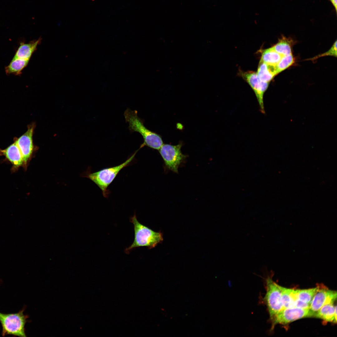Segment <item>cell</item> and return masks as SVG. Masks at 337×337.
I'll use <instances>...</instances> for the list:
<instances>
[{
  "mask_svg": "<svg viewBox=\"0 0 337 337\" xmlns=\"http://www.w3.org/2000/svg\"><path fill=\"white\" fill-rule=\"evenodd\" d=\"M337 56V41L334 43L328 51L321 55L314 58V59H317L321 57L324 56Z\"/></svg>",
  "mask_w": 337,
  "mask_h": 337,
  "instance_id": "obj_21",
  "label": "cell"
},
{
  "mask_svg": "<svg viewBox=\"0 0 337 337\" xmlns=\"http://www.w3.org/2000/svg\"><path fill=\"white\" fill-rule=\"evenodd\" d=\"M273 272L268 274L265 279L266 293L263 300L267 306L271 321L276 315L284 309L280 290L272 279Z\"/></svg>",
  "mask_w": 337,
  "mask_h": 337,
  "instance_id": "obj_5",
  "label": "cell"
},
{
  "mask_svg": "<svg viewBox=\"0 0 337 337\" xmlns=\"http://www.w3.org/2000/svg\"><path fill=\"white\" fill-rule=\"evenodd\" d=\"M319 289L318 285L315 288L307 289L297 290V298L303 301L311 304L315 295Z\"/></svg>",
  "mask_w": 337,
  "mask_h": 337,
  "instance_id": "obj_19",
  "label": "cell"
},
{
  "mask_svg": "<svg viewBox=\"0 0 337 337\" xmlns=\"http://www.w3.org/2000/svg\"><path fill=\"white\" fill-rule=\"evenodd\" d=\"M124 115L126 122L129 124L128 128L130 132H137L142 136L144 142L140 146L142 148L146 146L153 149H159L163 144L161 137L145 127L144 120L138 116L136 110L128 108Z\"/></svg>",
  "mask_w": 337,
  "mask_h": 337,
  "instance_id": "obj_1",
  "label": "cell"
},
{
  "mask_svg": "<svg viewBox=\"0 0 337 337\" xmlns=\"http://www.w3.org/2000/svg\"><path fill=\"white\" fill-rule=\"evenodd\" d=\"M29 60L13 58L10 64L5 68L7 75H20L22 71L27 66Z\"/></svg>",
  "mask_w": 337,
  "mask_h": 337,
  "instance_id": "obj_16",
  "label": "cell"
},
{
  "mask_svg": "<svg viewBox=\"0 0 337 337\" xmlns=\"http://www.w3.org/2000/svg\"><path fill=\"white\" fill-rule=\"evenodd\" d=\"M282 56L271 47L263 50L260 61L268 65L276 66Z\"/></svg>",
  "mask_w": 337,
  "mask_h": 337,
  "instance_id": "obj_17",
  "label": "cell"
},
{
  "mask_svg": "<svg viewBox=\"0 0 337 337\" xmlns=\"http://www.w3.org/2000/svg\"><path fill=\"white\" fill-rule=\"evenodd\" d=\"M310 304L297 299L295 302V307L302 309H309Z\"/></svg>",
  "mask_w": 337,
  "mask_h": 337,
  "instance_id": "obj_22",
  "label": "cell"
},
{
  "mask_svg": "<svg viewBox=\"0 0 337 337\" xmlns=\"http://www.w3.org/2000/svg\"><path fill=\"white\" fill-rule=\"evenodd\" d=\"M1 153L16 167L20 166L24 162L21 151L16 142L5 149L2 150Z\"/></svg>",
  "mask_w": 337,
  "mask_h": 337,
  "instance_id": "obj_12",
  "label": "cell"
},
{
  "mask_svg": "<svg viewBox=\"0 0 337 337\" xmlns=\"http://www.w3.org/2000/svg\"><path fill=\"white\" fill-rule=\"evenodd\" d=\"M256 74L262 81L269 83L277 74L275 66L267 64L260 61Z\"/></svg>",
  "mask_w": 337,
  "mask_h": 337,
  "instance_id": "obj_14",
  "label": "cell"
},
{
  "mask_svg": "<svg viewBox=\"0 0 337 337\" xmlns=\"http://www.w3.org/2000/svg\"><path fill=\"white\" fill-rule=\"evenodd\" d=\"M337 306H335L333 303L325 305L315 312L313 317L320 318L326 322L335 323V312Z\"/></svg>",
  "mask_w": 337,
  "mask_h": 337,
  "instance_id": "obj_15",
  "label": "cell"
},
{
  "mask_svg": "<svg viewBox=\"0 0 337 337\" xmlns=\"http://www.w3.org/2000/svg\"><path fill=\"white\" fill-rule=\"evenodd\" d=\"M130 221L134 225V239L132 244L125 249V252L126 253L140 247H146L149 249L152 248L163 241L161 233L155 232L141 224L137 220L135 214L130 217Z\"/></svg>",
  "mask_w": 337,
  "mask_h": 337,
  "instance_id": "obj_2",
  "label": "cell"
},
{
  "mask_svg": "<svg viewBox=\"0 0 337 337\" xmlns=\"http://www.w3.org/2000/svg\"><path fill=\"white\" fill-rule=\"evenodd\" d=\"M252 193L251 192L246 193L244 194H242L241 196V198H247L248 197H250L252 195Z\"/></svg>",
  "mask_w": 337,
  "mask_h": 337,
  "instance_id": "obj_23",
  "label": "cell"
},
{
  "mask_svg": "<svg viewBox=\"0 0 337 337\" xmlns=\"http://www.w3.org/2000/svg\"><path fill=\"white\" fill-rule=\"evenodd\" d=\"M294 62V58L292 54L282 56L275 66L277 74L286 70Z\"/></svg>",
  "mask_w": 337,
  "mask_h": 337,
  "instance_id": "obj_20",
  "label": "cell"
},
{
  "mask_svg": "<svg viewBox=\"0 0 337 337\" xmlns=\"http://www.w3.org/2000/svg\"><path fill=\"white\" fill-rule=\"evenodd\" d=\"M243 78L249 84L254 91L258 103L260 110L264 114L265 111L263 101V96L267 90L269 83L261 81L258 78L256 73L253 71H247L242 73Z\"/></svg>",
  "mask_w": 337,
  "mask_h": 337,
  "instance_id": "obj_8",
  "label": "cell"
},
{
  "mask_svg": "<svg viewBox=\"0 0 337 337\" xmlns=\"http://www.w3.org/2000/svg\"><path fill=\"white\" fill-rule=\"evenodd\" d=\"M290 40L286 37H282L272 47L276 52L282 56L291 54L292 44Z\"/></svg>",
  "mask_w": 337,
  "mask_h": 337,
  "instance_id": "obj_18",
  "label": "cell"
},
{
  "mask_svg": "<svg viewBox=\"0 0 337 337\" xmlns=\"http://www.w3.org/2000/svg\"><path fill=\"white\" fill-rule=\"evenodd\" d=\"M38 40L28 43H22L16 52L13 58L29 60L38 45L41 42Z\"/></svg>",
  "mask_w": 337,
  "mask_h": 337,
  "instance_id": "obj_11",
  "label": "cell"
},
{
  "mask_svg": "<svg viewBox=\"0 0 337 337\" xmlns=\"http://www.w3.org/2000/svg\"><path fill=\"white\" fill-rule=\"evenodd\" d=\"M311 317L309 309H302L296 307L284 308L277 314L271 321V330H273L277 324L285 325L303 318Z\"/></svg>",
  "mask_w": 337,
  "mask_h": 337,
  "instance_id": "obj_7",
  "label": "cell"
},
{
  "mask_svg": "<svg viewBox=\"0 0 337 337\" xmlns=\"http://www.w3.org/2000/svg\"><path fill=\"white\" fill-rule=\"evenodd\" d=\"M140 148L128 158L125 162L119 165L106 168L97 172L89 173L86 177L94 182L100 189L103 196L107 198L110 191L109 186L113 182L120 172L124 168L129 165L134 159L135 156Z\"/></svg>",
  "mask_w": 337,
  "mask_h": 337,
  "instance_id": "obj_3",
  "label": "cell"
},
{
  "mask_svg": "<svg viewBox=\"0 0 337 337\" xmlns=\"http://www.w3.org/2000/svg\"><path fill=\"white\" fill-rule=\"evenodd\" d=\"M319 289L311 301L309 308L312 317L324 305L334 303L337 298L336 291L330 290L323 285L319 284Z\"/></svg>",
  "mask_w": 337,
  "mask_h": 337,
  "instance_id": "obj_9",
  "label": "cell"
},
{
  "mask_svg": "<svg viewBox=\"0 0 337 337\" xmlns=\"http://www.w3.org/2000/svg\"><path fill=\"white\" fill-rule=\"evenodd\" d=\"M33 130V126H30L26 132L15 141L21 151L24 163L27 162L32 153Z\"/></svg>",
  "mask_w": 337,
  "mask_h": 337,
  "instance_id": "obj_10",
  "label": "cell"
},
{
  "mask_svg": "<svg viewBox=\"0 0 337 337\" xmlns=\"http://www.w3.org/2000/svg\"><path fill=\"white\" fill-rule=\"evenodd\" d=\"M24 311L23 309L15 313H0V322L2 327L3 336L11 335L21 337L27 336L25 326L28 316L24 314Z\"/></svg>",
  "mask_w": 337,
  "mask_h": 337,
  "instance_id": "obj_4",
  "label": "cell"
},
{
  "mask_svg": "<svg viewBox=\"0 0 337 337\" xmlns=\"http://www.w3.org/2000/svg\"><path fill=\"white\" fill-rule=\"evenodd\" d=\"M333 5L335 8V10L337 11V0H330Z\"/></svg>",
  "mask_w": 337,
  "mask_h": 337,
  "instance_id": "obj_24",
  "label": "cell"
},
{
  "mask_svg": "<svg viewBox=\"0 0 337 337\" xmlns=\"http://www.w3.org/2000/svg\"><path fill=\"white\" fill-rule=\"evenodd\" d=\"M182 143L176 145L163 144L159 150L166 167L174 172L178 173V168L187 156L181 151Z\"/></svg>",
  "mask_w": 337,
  "mask_h": 337,
  "instance_id": "obj_6",
  "label": "cell"
},
{
  "mask_svg": "<svg viewBox=\"0 0 337 337\" xmlns=\"http://www.w3.org/2000/svg\"><path fill=\"white\" fill-rule=\"evenodd\" d=\"M280 290L281 300L284 309L295 307L297 298V291L282 287L277 284Z\"/></svg>",
  "mask_w": 337,
  "mask_h": 337,
  "instance_id": "obj_13",
  "label": "cell"
}]
</instances>
